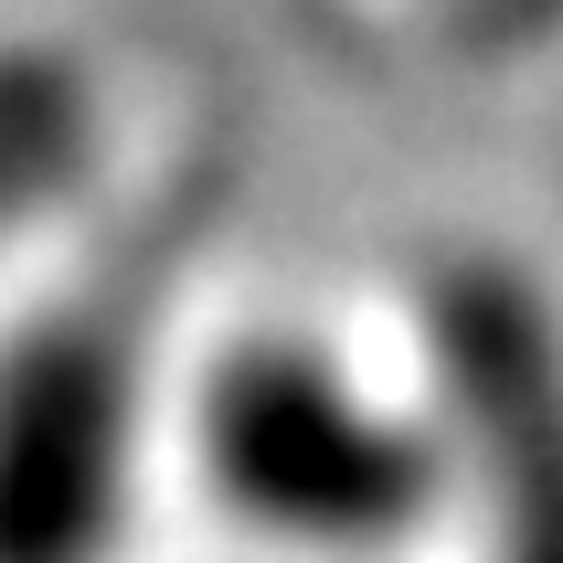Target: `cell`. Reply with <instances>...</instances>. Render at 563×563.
Masks as SVG:
<instances>
[{"instance_id": "cell-4", "label": "cell", "mask_w": 563, "mask_h": 563, "mask_svg": "<svg viewBox=\"0 0 563 563\" xmlns=\"http://www.w3.org/2000/svg\"><path fill=\"white\" fill-rule=\"evenodd\" d=\"M86 159V86L54 54H0V223L54 202Z\"/></svg>"}, {"instance_id": "cell-2", "label": "cell", "mask_w": 563, "mask_h": 563, "mask_svg": "<svg viewBox=\"0 0 563 563\" xmlns=\"http://www.w3.org/2000/svg\"><path fill=\"white\" fill-rule=\"evenodd\" d=\"M139 373L118 330L43 319L0 351V563H96L128 510Z\"/></svg>"}, {"instance_id": "cell-3", "label": "cell", "mask_w": 563, "mask_h": 563, "mask_svg": "<svg viewBox=\"0 0 563 563\" xmlns=\"http://www.w3.org/2000/svg\"><path fill=\"white\" fill-rule=\"evenodd\" d=\"M437 373L478 446L500 553L489 563H563V330L521 277L457 266L437 287Z\"/></svg>"}, {"instance_id": "cell-1", "label": "cell", "mask_w": 563, "mask_h": 563, "mask_svg": "<svg viewBox=\"0 0 563 563\" xmlns=\"http://www.w3.org/2000/svg\"><path fill=\"white\" fill-rule=\"evenodd\" d=\"M202 478L234 521L309 553H394L437 510V446L309 341H245L202 383Z\"/></svg>"}]
</instances>
